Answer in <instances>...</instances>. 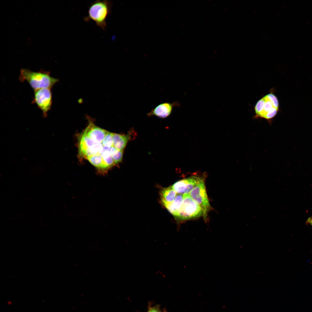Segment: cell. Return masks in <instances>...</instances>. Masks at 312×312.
<instances>
[{"instance_id": "cell-9", "label": "cell", "mask_w": 312, "mask_h": 312, "mask_svg": "<svg viewBox=\"0 0 312 312\" xmlns=\"http://www.w3.org/2000/svg\"><path fill=\"white\" fill-rule=\"evenodd\" d=\"M176 103L166 102L161 103L152 109L147 114L148 116H155L160 118H164L171 114L173 107Z\"/></svg>"}, {"instance_id": "cell-2", "label": "cell", "mask_w": 312, "mask_h": 312, "mask_svg": "<svg viewBox=\"0 0 312 312\" xmlns=\"http://www.w3.org/2000/svg\"><path fill=\"white\" fill-rule=\"evenodd\" d=\"M112 5V2L107 0H97L92 2L88 7V14L84 17V20L86 22L92 20L97 26L105 30L106 19L111 13Z\"/></svg>"}, {"instance_id": "cell-11", "label": "cell", "mask_w": 312, "mask_h": 312, "mask_svg": "<svg viewBox=\"0 0 312 312\" xmlns=\"http://www.w3.org/2000/svg\"><path fill=\"white\" fill-rule=\"evenodd\" d=\"M183 199V195L178 194L174 201L166 203L163 205L168 211L176 217Z\"/></svg>"}, {"instance_id": "cell-13", "label": "cell", "mask_w": 312, "mask_h": 312, "mask_svg": "<svg viewBox=\"0 0 312 312\" xmlns=\"http://www.w3.org/2000/svg\"><path fill=\"white\" fill-rule=\"evenodd\" d=\"M123 151V150L118 149L114 146L112 147L111 150V155L116 165L122 162Z\"/></svg>"}, {"instance_id": "cell-4", "label": "cell", "mask_w": 312, "mask_h": 312, "mask_svg": "<svg viewBox=\"0 0 312 312\" xmlns=\"http://www.w3.org/2000/svg\"><path fill=\"white\" fill-rule=\"evenodd\" d=\"M201 207L190 196L189 194L183 195V199L176 217L185 220L203 216Z\"/></svg>"}, {"instance_id": "cell-12", "label": "cell", "mask_w": 312, "mask_h": 312, "mask_svg": "<svg viewBox=\"0 0 312 312\" xmlns=\"http://www.w3.org/2000/svg\"><path fill=\"white\" fill-rule=\"evenodd\" d=\"M178 194L171 187L163 189L160 194L161 201L163 204L171 202L176 198Z\"/></svg>"}, {"instance_id": "cell-6", "label": "cell", "mask_w": 312, "mask_h": 312, "mask_svg": "<svg viewBox=\"0 0 312 312\" xmlns=\"http://www.w3.org/2000/svg\"><path fill=\"white\" fill-rule=\"evenodd\" d=\"M51 88H43L34 90L32 103L35 104L42 112L43 116L46 118L51 109L52 94Z\"/></svg>"}, {"instance_id": "cell-15", "label": "cell", "mask_w": 312, "mask_h": 312, "mask_svg": "<svg viewBox=\"0 0 312 312\" xmlns=\"http://www.w3.org/2000/svg\"><path fill=\"white\" fill-rule=\"evenodd\" d=\"M148 312H161L159 305H156L153 307H150Z\"/></svg>"}, {"instance_id": "cell-3", "label": "cell", "mask_w": 312, "mask_h": 312, "mask_svg": "<svg viewBox=\"0 0 312 312\" xmlns=\"http://www.w3.org/2000/svg\"><path fill=\"white\" fill-rule=\"evenodd\" d=\"M279 103L276 97L269 94L260 99L256 104L255 109L257 115L267 119L274 117L277 114Z\"/></svg>"}, {"instance_id": "cell-8", "label": "cell", "mask_w": 312, "mask_h": 312, "mask_svg": "<svg viewBox=\"0 0 312 312\" xmlns=\"http://www.w3.org/2000/svg\"><path fill=\"white\" fill-rule=\"evenodd\" d=\"M89 120L88 125L83 133L96 142H102L107 131L96 126Z\"/></svg>"}, {"instance_id": "cell-5", "label": "cell", "mask_w": 312, "mask_h": 312, "mask_svg": "<svg viewBox=\"0 0 312 312\" xmlns=\"http://www.w3.org/2000/svg\"><path fill=\"white\" fill-rule=\"evenodd\" d=\"M189 194L191 198L201 208L203 212L205 219L210 210L211 206L207 195L204 180L201 177L197 184L190 192Z\"/></svg>"}, {"instance_id": "cell-14", "label": "cell", "mask_w": 312, "mask_h": 312, "mask_svg": "<svg viewBox=\"0 0 312 312\" xmlns=\"http://www.w3.org/2000/svg\"><path fill=\"white\" fill-rule=\"evenodd\" d=\"M112 134V133L107 131L102 142L103 146L109 147L113 146Z\"/></svg>"}, {"instance_id": "cell-7", "label": "cell", "mask_w": 312, "mask_h": 312, "mask_svg": "<svg viewBox=\"0 0 312 312\" xmlns=\"http://www.w3.org/2000/svg\"><path fill=\"white\" fill-rule=\"evenodd\" d=\"M201 177L192 176L175 183L171 187L178 194H189L197 184Z\"/></svg>"}, {"instance_id": "cell-10", "label": "cell", "mask_w": 312, "mask_h": 312, "mask_svg": "<svg viewBox=\"0 0 312 312\" xmlns=\"http://www.w3.org/2000/svg\"><path fill=\"white\" fill-rule=\"evenodd\" d=\"M130 137L129 134L122 135L112 133L113 146L118 149L123 151L130 139Z\"/></svg>"}, {"instance_id": "cell-1", "label": "cell", "mask_w": 312, "mask_h": 312, "mask_svg": "<svg viewBox=\"0 0 312 312\" xmlns=\"http://www.w3.org/2000/svg\"><path fill=\"white\" fill-rule=\"evenodd\" d=\"M19 79L21 82L27 81L34 90L43 88H51L59 80L50 75L48 71L41 70L34 72L22 68L21 70Z\"/></svg>"}, {"instance_id": "cell-16", "label": "cell", "mask_w": 312, "mask_h": 312, "mask_svg": "<svg viewBox=\"0 0 312 312\" xmlns=\"http://www.w3.org/2000/svg\"><path fill=\"white\" fill-rule=\"evenodd\" d=\"M306 224H310L312 226V216L310 217L307 219Z\"/></svg>"}]
</instances>
